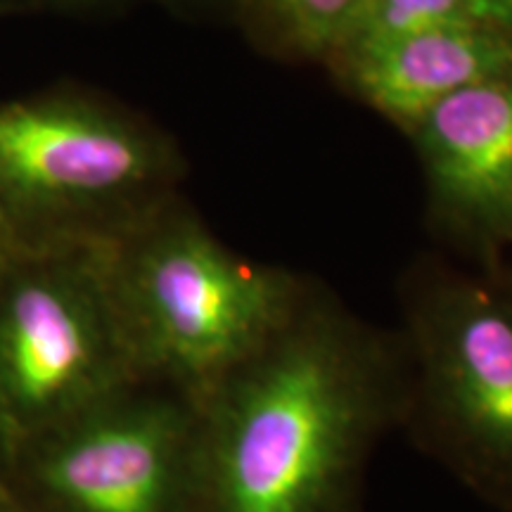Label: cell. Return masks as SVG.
Returning a JSON list of instances; mask_svg holds the SVG:
<instances>
[{
    "label": "cell",
    "instance_id": "cell-1",
    "mask_svg": "<svg viewBox=\"0 0 512 512\" xmlns=\"http://www.w3.org/2000/svg\"><path fill=\"white\" fill-rule=\"evenodd\" d=\"M396 399L380 344L302 302L197 403L190 512H349Z\"/></svg>",
    "mask_w": 512,
    "mask_h": 512
},
{
    "label": "cell",
    "instance_id": "cell-2",
    "mask_svg": "<svg viewBox=\"0 0 512 512\" xmlns=\"http://www.w3.org/2000/svg\"><path fill=\"white\" fill-rule=\"evenodd\" d=\"M114 283L140 375L195 406L302 306L287 275L240 259L171 202L114 238Z\"/></svg>",
    "mask_w": 512,
    "mask_h": 512
},
{
    "label": "cell",
    "instance_id": "cell-3",
    "mask_svg": "<svg viewBox=\"0 0 512 512\" xmlns=\"http://www.w3.org/2000/svg\"><path fill=\"white\" fill-rule=\"evenodd\" d=\"M171 145L98 95L0 102V223L12 247L119 238L171 202Z\"/></svg>",
    "mask_w": 512,
    "mask_h": 512
},
{
    "label": "cell",
    "instance_id": "cell-4",
    "mask_svg": "<svg viewBox=\"0 0 512 512\" xmlns=\"http://www.w3.org/2000/svg\"><path fill=\"white\" fill-rule=\"evenodd\" d=\"M114 283V238L12 247L0 261V446L143 382Z\"/></svg>",
    "mask_w": 512,
    "mask_h": 512
},
{
    "label": "cell",
    "instance_id": "cell-5",
    "mask_svg": "<svg viewBox=\"0 0 512 512\" xmlns=\"http://www.w3.org/2000/svg\"><path fill=\"white\" fill-rule=\"evenodd\" d=\"M197 406L136 382L19 446L5 486L34 512H190Z\"/></svg>",
    "mask_w": 512,
    "mask_h": 512
},
{
    "label": "cell",
    "instance_id": "cell-6",
    "mask_svg": "<svg viewBox=\"0 0 512 512\" xmlns=\"http://www.w3.org/2000/svg\"><path fill=\"white\" fill-rule=\"evenodd\" d=\"M420 399L446 456L512 494V313L477 290L441 294L420 323Z\"/></svg>",
    "mask_w": 512,
    "mask_h": 512
},
{
    "label": "cell",
    "instance_id": "cell-7",
    "mask_svg": "<svg viewBox=\"0 0 512 512\" xmlns=\"http://www.w3.org/2000/svg\"><path fill=\"white\" fill-rule=\"evenodd\" d=\"M411 128L444 209L512 230V74L451 95Z\"/></svg>",
    "mask_w": 512,
    "mask_h": 512
},
{
    "label": "cell",
    "instance_id": "cell-8",
    "mask_svg": "<svg viewBox=\"0 0 512 512\" xmlns=\"http://www.w3.org/2000/svg\"><path fill=\"white\" fill-rule=\"evenodd\" d=\"M339 62L368 105L413 126L451 95L510 76L512 31L441 27Z\"/></svg>",
    "mask_w": 512,
    "mask_h": 512
},
{
    "label": "cell",
    "instance_id": "cell-9",
    "mask_svg": "<svg viewBox=\"0 0 512 512\" xmlns=\"http://www.w3.org/2000/svg\"><path fill=\"white\" fill-rule=\"evenodd\" d=\"M441 27H491L512 31V22L489 0H363L342 38L339 60Z\"/></svg>",
    "mask_w": 512,
    "mask_h": 512
},
{
    "label": "cell",
    "instance_id": "cell-10",
    "mask_svg": "<svg viewBox=\"0 0 512 512\" xmlns=\"http://www.w3.org/2000/svg\"><path fill=\"white\" fill-rule=\"evenodd\" d=\"M278 34L304 55H332L363 0H254Z\"/></svg>",
    "mask_w": 512,
    "mask_h": 512
},
{
    "label": "cell",
    "instance_id": "cell-11",
    "mask_svg": "<svg viewBox=\"0 0 512 512\" xmlns=\"http://www.w3.org/2000/svg\"><path fill=\"white\" fill-rule=\"evenodd\" d=\"M0 512H34V510H29L27 505L19 503L17 498L8 491V486H3V489H0Z\"/></svg>",
    "mask_w": 512,
    "mask_h": 512
},
{
    "label": "cell",
    "instance_id": "cell-12",
    "mask_svg": "<svg viewBox=\"0 0 512 512\" xmlns=\"http://www.w3.org/2000/svg\"><path fill=\"white\" fill-rule=\"evenodd\" d=\"M48 3L60 5V8H93V5L105 3V0H48Z\"/></svg>",
    "mask_w": 512,
    "mask_h": 512
},
{
    "label": "cell",
    "instance_id": "cell-13",
    "mask_svg": "<svg viewBox=\"0 0 512 512\" xmlns=\"http://www.w3.org/2000/svg\"><path fill=\"white\" fill-rule=\"evenodd\" d=\"M10 252H12V242L8 238V233H5L3 223H0V261H3Z\"/></svg>",
    "mask_w": 512,
    "mask_h": 512
},
{
    "label": "cell",
    "instance_id": "cell-14",
    "mask_svg": "<svg viewBox=\"0 0 512 512\" xmlns=\"http://www.w3.org/2000/svg\"><path fill=\"white\" fill-rule=\"evenodd\" d=\"M489 3H491V5H494V8H498V10H501V12H503V15H505V17H508V19H510V22H512V0H489Z\"/></svg>",
    "mask_w": 512,
    "mask_h": 512
},
{
    "label": "cell",
    "instance_id": "cell-15",
    "mask_svg": "<svg viewBox=\"0 0 512 512\" xmlns=\"http://www.w3.org/2000/svg\"><path fill=\"white\" fill-rule=\"evenodd\" d=\"M5 475H8V456H5L3 446H0V489L5 486Z\"/></svg>",
    "mask_w": 512,
    "mask_h": 512
},
{
    "label": "cell",
    "instance_id": "cell-16",
    "mask_svg": "<svg viewBox=\"0 0 512 512\" xmlns=\"http://www.w3.org/2000/svg\"><path fill=\"white\" fill-rule=\"evenodd\" d=\"M176 3H200V0H176Z\"/></svg>",
    "mask_w": 512,
    "mask_h": 512
},
{
    "label": "cell",
    "instance_id": "cell-17",
    "mask_svg": "<svg viewBox=\"0 0 512 512\" xmlns=\"http://www.w3.org/2000/svg\"><path fill=\"white\" fill-rule=\"evenodd\" d=\"M3 12H5V8H3V3H0V15H3Z\"/></svg>",
    "mask_w": 512,
    "mask_h": 512
}]
</instances>
